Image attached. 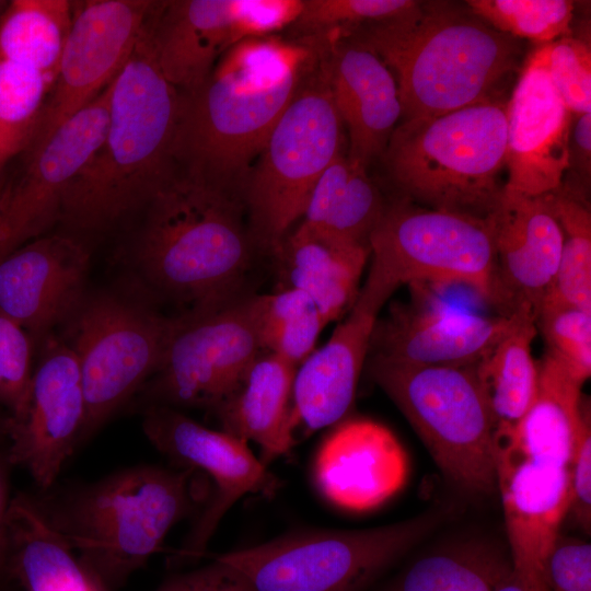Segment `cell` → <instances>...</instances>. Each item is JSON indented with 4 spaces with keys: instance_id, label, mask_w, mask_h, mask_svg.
Listing matches in <instances>:
<instances>
[{
    "instance_id": "obj_1",
    "label": "cell",
    "mask_w": 591,
    "mask_h": 591,
    "mask_svg": "<svg viewBox=\"0 0 591 591\" xmlns=\"http://www.w3.org/2000/svg\"><path fill=\"white\" fill-rule=\"evenodd\" d=\"M324 36L244 39L195 90L181 92L176 172L241 192L271 129L318 67Z\"/></svg>"
},
{
    "instance_id": "obj_2",
    "label": "cell",
    "mask_w": 591,
    "mask_h": 591,
    "mask_svg": "<svg viewBox=\"0 0 591 591\" xmlns=\"http://www.w3.org/2000/svg\"><path fill=\"white\" fill-rule=\"evenodd\" d=\"M179 105L181 92L161 73L146 24L111 83L103 140L68 188L60 222L74 233H96L141 212L176 173Z\"/></svg>"
},
{
    "instance_id": "obj_3",
    "label": "cell",
    "mask_w": 591,
    "mask_h": 591,
    "mask_svg": "<svg viewBox=\"0 0 591 591\" xmlns=\"http://www.w3.org/2000/svg\"><path fill=\"white\" fill-rule=\"evenodd\" d=\"M141 212L128 259L147 289L187 312L241 296L256 250L241 192L176 172Z\"/></svg>"
},
{
    "instance_id": "obj_4",
    "label": "cell",
    "mask_w": 591,
    "mask_h": 591,
    "mask_svg": "<svg viewBox=\"0 0 591 591\" xmlns=\"http://www.w3.org/2000/svg\"><path fill=\"white\" fill-rule=\"evenodd\" d=\"M344 36L373 51L391 70L403 120L499 101V89L518 69L522 53L517 38L467 7L445 1H417L402 15Z\"/></svg>"
},
{
    "instance_id": "obj_5",
    "label": "cell",
    "mask_w": 591,
    "mask_h": 591,
    "mask_svg": "<svg viewBox=\"0 0 591 591\" xmlns=\"http://www.w3.org/2000/svg\"><path fill=\"white\" fill-rule=\"evenodd\" d=\"M192 467L138 465L37 499L103 591L125 584L171 529L201 511L210 484Z\"/></svg>"
},
{
    "instance_id": "obj_6",
    "label": "cell",
    "mask_w": 591,
    "mask_h": 591,
    "mask_svg": "<svg viewBox=\"0 0 591 591\" xmlns=\"http://www.w3.org/2000/svg\"><path fill=\"white\" fill-rule=\"evenodd\" d=\"M506 104L483 102L396 126L382 159L401 198L487 219L505 188Z\"/></svg>"
},
{
    "instance_id": "obj_7",
    "label": "cell",
    "mask_w": 591,
    "mask_h": 591,
    "mask_svg": "<svg viewBox=\"0 0 591 591\" xmlns=\"http://www.w3.org/2000/svg\"><path fill=\"white\" fill-rule=\"evenodd\" d=\"M370 373L464 494L498 489L495 426L474 366H412L371 357Z\"/></svg>"
},
{
    "instance_id": "obj_8",
    "label": "cell",
    "mask_w": 591,
    "mask_h": 591,
    "mask_svg": "<svg viewBox=\"0 0 591 591\" xmlns=\"http://www.w3.org/2000/svg\"><path fill=\"white\" fill-rule=\"evenodd\" d=\"M343 129L320 61L275 124L244 182L256 250L273 254L302 219L317 181L344 152Z\"/></svg>"
},
{
    "instance_id": "obj_9",
    "label": "cell",
    "mask_w": 591,
    "mask_h": 591,
    "mask_svg": "<svg viewBox=\"0 0 591 591\" xmlns=\"http://www.w3.org/2000/svg\"><path fill=\"white\" fill-rule=\"evenodd\" d=\"M442 512L363 530H310L213 556L255 591H359L441 521Z\"/></svg>"
},
{
    "instance_id": "obj_10",
    "label": "cell",
    "mask_w": 591,
    "mask_h": 591,
    "mask_svg": "<svg viewBox=\"0 0 591 591\" xmlns=\"http://www.w3.org/2000/svg\"><path fill=\"white\" fill-rule=\"evenodd\" d=\"M85 399L80 439L90 438L159 370L178 316L118 291L86 293L68 321Z\"/></svg>"
},
{
    "instance_id": "obj_11",
    "label": "cell",
    "mask_w": 591,
    "mask_h": 591,
    "mask_svg": "<svg viewBox=\"0 0 591 591\" xmlns=\"http://www.w3.org/2000/svg\"><path fill=\"white\" fill-rule=\"evenodd\" d=\"M371 265L390 283L461 285L498 305L488 218L436 210L399 198L370 236Z\"/></svg>"
},
{
    "instance_id": "obj_12",
    "label": "cell",
    "mask_w": 591,
    "mask_h": 591,
    "mask_svg": "<svg viewBox=\"0 0 591 591\" xmlns=\"http://www.w3.org/2000/svg\"><path fill=\"white\" fill-rule=\"evenodd\" d=\"M262 351L254 296H239L178 316L159 370L139 390V403L215 408Z\"/></svg>"
},
{
    "instance_id": "obj_13",
    "label": "cell",
    "mask_w": 591,
    "mask_h": 591,
    "mask_svg": "<svg viewBox=\"0 0 591 591\" xmlns=\"http://www.w3.org/2000/svg\"><path fill=\"white\" fill-rule=\"evenodd\" d=\"M111 84L0 173V260L60 222L66 193L101 144Z\"/></svg>"
},
{
    "instance_id": "obj_14",
    "label": "cell",
    "mask_w": 591,
    "mask_h": 591,
    "mask_svg": "<svg viewBox=\"0 0 591 591\" xmlns=\"http://www.w3.org/2000/svg\"><path fill=\"white\" fill-rule=\"evenodd\" d=\"M142 429L149 441L177 467H192L209 476L210 494L196 522L175 553L174 561L200 558L227 512L250 494L271 495L277 478L248 449L224 431L207 428L176 408H142Z\"/></svg>"
},
{
    "instance_id": "obj_15",
    "label": "cell",
    "mask_w": 591,
    "mask_h": 591,
    "mask_svg": "<svg viewBox=\"0 0 591 591\" xmlns=\"http://www.w3.org/2000/svg\"><path fill=\"white\" fill-rule=\"evenodd\" d=\"M154 4L149 0L74 2L56 77L26 146L47 139L114 81L134 53Z\"/></svg>"
},
{
    "instance_id": "obj_16",
    "label": "cell",
    "mask_w": 591,
    "mask_h": 591,
    "mask_svg": "<svg viewBox=\"0 0 591 591\" xmlns=\"http://www.w3.org/2000/svg\"><path fill=\"white\" fill-rule=\"evenodd\" d=\"M23 416L5 420L8 462L25 468L43 491L55 484L80 444L85 399L80 369L68 341L53 334L40 343Z\"/></svg>"
},
{
    "instance_id": "obj_17",
    "label": "cell",
    "mask_w": 591,
    "mask_h": 591,
    "mask_svg": "<svg viewBox=\"0 0 591 591\" xmlns=\"http://www.w3.org/2000/svg\"><path fill=\"white\" fill-rule=\"evenodd\" d=\"M396 289L370 266L348 315L327 341L297 367L290 416L294 432L302 428L312 433L346 418L370 352L378 315Z\"/></svg>"
},
{
    "instance_id": "obj_18",
    "label": "cell",
    "mask_w": 591,
    "mask_h": 591,
    "mask_svg": "<svg viewBox=\"0 0 591 591\" xmlns=\"http://www.w3.org/2000/svg\"><path fill=\"white\" fill-rule=\"evenodd\" d=\"M157 65L179 92L198 88L235 44L265 34L258 0L155 1L147 22Z\"/></svg>"
},
{
    "instance_id": "obj_19",
    "label": "cell",
    "mask_w": 591,
    "mask_h": 591,
    "mask_svg": "<svg viewBox=\"0 0 591 591\" xmlns=\"http://www.w3.org/2000/svg\"><path fill=\"white\" fill-rule=\"evenodd\" d=\"M506 116L505 187L528 196L559 188L569 165L572 114L546 70L542 45L524 62Z\"/></svg>"
},
{
    "instance_id": "obj_20",
    "label": "cell",
    "mask_w": 591,
    "mask_h": 591,
    "mask_svg": "<svg viewBox=\"0 0 591 591\" xmlns=\"http://www.w3.org/2000/svg\"><path fill=\"white\" fill-rule=\"evenodd\" d=\"M90 262L89 246L73 233L25 243L0 260V310L42 343L85 297Z\"/></svg>"
},
{
    "instance_id": "obj_21",
    "label": "cell",
    "mask_w": 591,
    "mask_h": 591,
    "mask_svg": "<svg viewBox=\"0 0 591 591\" xmlns=\"http://www.w3.org/2000/svg\"><path fill=\"white\" fill-rule=\"evenodd\" d=\"M496 255L498 305L510 314L538 310L559 266L563 230L549 193L523 195L506 187L488 217Z\"/></svg>"
},
{
    "instance_id": "obj_22",
    "label": "cell",
    "mask_w": 591,
    "mask_h": 591,
    "mask_svg": "<svg viewBox=\"0 0 591 591\" xmlns=\"http://www.w3.org/2000/svg\"><path fill=\"white\" fill-rule=\"evenodd\" d=\"M312 474L325 500L361 512L380 507L404 486L408 459L387 427L368 418H345L321 442Z\"/></svg>"
},
{
    "instance_id": "obj_23",
    "label": "cell",
    "mask_w": 591,
    "mask_h": 591,
    "mask_svg": "<svg viewBox=\"0 0 591 591\" xmlns=\"http://www.w3.org/2000/svg\"><path fill=\"white\" fill-rule=\"evenodd\" d=\"M521 310L488 316L439 308H396L376 322L371 356L412 366H474L511 329Z\"/></svg>"
},
{
    "instance_id": "obj_24",
    "label": "cell",
    "mask_w": 591,
    "mask_h": 591,
    "mask_svg": "<svg viewBox=\"0 0 591 591\" xmlns=\"http://www.w3.org/2000/svg\"><path fill=\"white\" fill-rule=\"evenodd\" d=\"M321 58L331 94L347 128V155L368 167L382 157L402 118L396 81L381 58L349 36L328 34Z\"/></svg>"
},
{
    "instance_id": "obj_25",
    "label": "cell",
    "mask_w": 591,
    "mask_h": 591,
    "mask_svg": "<svg viewBox=\"0 0 591 591\" xmlns=\"http://www.w3.org/2000/svg\"><path fill=\"white\" fill-rule=\"evenodd\" d=\"M497 471L512 568L544 581L545 560L570 509V466L502 453Z\"/></svg>"
},
{
    "instance_id": "obj_26",
    "label": "cell",
    "mask_w": 591,
    "mask_h": 591,
    "mask_svg": "<svg viewBox=\"0 0 591 591\" xmlns=\"http://www.w3.org/2000/svg\"><path fill=\"white\" fill-rule=\"evenodd\" d=\"M296 370L293 363L262 350L213 408L221 430L258 444L265 461L287 454L294 444L290 416Z\"/></svg>"
},
{
    "instance_id": "obj_27",
    "label": "cell",
    "mask_w": 591,
    "mask_h": 591,
    "mask_svg": "<svg viewBox=\"0 0 591 591\" xmlns=\"http://www.w3.org/2000/svg\"><path fill=\"white\" fill-rule=\"evenodd\" d=\"M581 386L548 352L538 363L536 396L499 453H511L535 462L570 466L590 409L581 398Z\"/></svg>"
},
{
    "instance_id": "obj_28",
    "label": "cell",
    "mask_w": 591,
    "mask_h": 591,
    "mask_svg": "<svg viewBox=\"0 0 591 591\" xmlns=\"http://www.w3.org/2000/svg\"><path fill=\"white\" fill-rule=\"evenodd\" d=\"M273 255L278 288L305 292L329 323L348 312L356 301L371 251L337 244L300 224Z\"/></svg>"
},
{
    "instance_id": "obj_29",
    "label": "cell",
    "mask_w": 591,
    "mask_h": 591,
    "mask_svg": "<svg viewBox=\"0 0 591 591\" xmlns=\"http://www.w3.org/2000/svg\"><path fill=\"white\" fill-rule=\"evenodd\" d=\"M11 579L25 591H103L53 528L37 499L18 494L8 510Z\"/></svg>"
},
{
    "instance_id": "obj_30",
    "label": "cell",
    "mask_w": 591,
    "mask_h": 591,
    "mask_svg": "<svg viewBox=\"0 0 591 591\" xmlns=\"http://www.w3.org/2000/svg\"><path fill=\"white\" fill-rule=\"evenodd\" d=\"M385 208L367 167L341 152L317 181L301 224L337 244L370 250V236Z\"/></svg>"
},
{
    "instance_id": "obj_31",
    "label": "cell",
    "mask_w": 591,
    "mask_h": 591,
    "mask_svg": "<svg viewBox=\"0 0 591 591\" xmlns=\"http://www.w3.org/2000/svg\"><path fill=\"white\" fill-rule=\"evenodd\" d=\"M536 314L522 308L511 329L475 364L495 426L496 452L532 405L538 387V363L532 356Z\"/></svg>"
},
{
    "instance_id": "obj_32",
    "label": "cell",
    "mask_w": 591,
    "mask_h": 591,
    "mask_svg": "<svg viewBox=\"0 0 591 591\" xmlns=\"http://www.w3.org/2000/svg\"><path fill=\"white\" fill-rule=\"evenodd\" d=\"M74 2L13 0L0 13V60L39 71L54 82L72 25Z\"/></svg>"
},
{
    "instance_id": "obj_33",
    "label": "cell",
    "mask_w": 591,
    "mask_h": 591,
    "mask_svg": "<svg viewBox=\"0 0 591 591\" xmlns=\"http://www.w3.org/2000/svg\"><path fill=\"white\" fill-rule=\"evenodd\" d=\"M254 304L260 349L297 367L315 349L328 324L312 298L298 289L256 294Z\"/></svg>"
},
{
    "instance_id": "obj_34",
    "label": "cell",
    "mask_w": 591,
    "mask_h": 591,
    "mask_svg": "<svg viewBox=\"0 0 591 591\" xmlns=\"http://www.w3.org/2000/svg\"><path fill=\"white\" fill-rule=\"evenodd\" d=\"M563 230V246L554 285L543 304L591 311V212L587 197L560 185L549 193ZM541 305V306H542Z\"/></svg>"
},
{
    "instance_id": "obj_35",
    "label": "cell",
    "mask_w": 591,
    "mask_h": 591,
    "mask_svg": "<svg viewBox=\"0 0 591 591\" xmlns=\"http://www.w3.org/2000/svg\"><path fill=\"white\" fill-rule=\"evenodd\" d=\"M511 567L497 551L463 546L416 560L390 591H493Z\"/></svg>"
},
{
    "instance_id": "obj_36",
    "label": "cell",
    "mask_w": 591,
    "mask_h": 591,
    "mask_svg": "<svg viewBox=\"0 0 591 591\" xmlns=\"http://www.w3.org/2000/svg\"><path fill=\"white\" fill-rule=\"evenodd\" d=\"M53 80L0 60V173L34 132Z\"/></svg>"
},
{
    "instance_id": "obj_37",
    "label": "cell",
    "mask_w": 591,
    "mask_h": 591,
    "mask_svg": "<svg viewBox=\"0 0 591 591\" xmlns=\"http://www.w3.org/2000/svg\"><path fill=\"white\" fill-rule=\"evenodd\" d=\"M466 7L495 30L538 46L571 33L573 3L567 0H468Z\"/></svg>"
},
{
    "instance_id": "obj_38",
    "label": "cell",
    "mask_w": 591,
    "mask_h": 591,
    "mask_svg": "<svg viewBox=\"0 0 591 591\" xmlns=\"http://www.w3.org/2000/svg\"><path fill=\"white\" fill-rule=\"evenodd\" d=\"M414 0H303L302 10L290 27L296 37L339 35L372 22L404 14Z\"/></svg>"
},
{
    "instance_id": "obj_39",
    "label": "cell",
    "mask_w": 591,
    "mask_h": 591,
    "mask_svg": "<svg viewBox=\"0 0 591 591\" xmlns=\"http://www.w3.org/2000/svg\"><path fill=\"white\" fill-rule=\"evenodd\" d=\"M536 327L547 351L581 384L591 375V311L569 305L543 304Z\"/></svg>"
},
{
    "instance_id": "obj_40",
    "label": "cell",
    "mask_w": 591,
    "mask_h": 591,
    "mask_svg": "<svg viewBox=\"0 0 591 591\" xmlns=\"http://www.w3.org/2000/svg\"><path fill=\"white\" fill-rule=\"evenodd\" d=\"M546 70L572 115L591 113V50L570 36L542 45Z\"/></svg>"
},
{
    "instance_id": "obj_41",
    "label": "cell",
    "mask_w": 591,
    "mask_h": 591,
    "mask_svg": "<svg viewBox=\"0 0 591 591\" xmlns=\"http://www.w3.org/2000/svg\"><path fill=\"white\" fill-rule=\"evenodd\" d=\"M34 341L28 333L0 310V379L8 419H20L27 406Z\"/></svg>"
},
{
    "instance_id": "obj_42",
    "label": "cell",
    "mask_w": 591,
    "mask_h": 591,
    "mask_svg": "<svg viewBox=\"0 0 591 591\" xmlns=\"http://www.w3.org/2000/svg\"><path fill=\"white\" fill-rule=\"evenodd\" d=\"M548 591H591V545L559 534L544 565Z\"/></svg>"
},
{
    "instance_id": "obj_43",
    "label": "cell",
    "mask_w": 591,
    "mask_h": 591,
    "mask_svg": "<svg viewBox=\"0 0 591 591\" xmlns=\"http://www.w3.org/2000/svg\"><path fill=\"white\" fill-rule=\"evenodd\" d=\"M570 509L578 524L590 533L591 529V422L586 419L570 463Z\"/></svg>"
},
{
    "instance_id": "obj_44",
    "label": "cell",
    "mask_w": 591,
    "mask_h": 591,
    "mask_svg": "<svg viewBox=\"0 0 591 591\" xmlns=\"http://www.w3.org/2000/svg\"><path fill=\"white\" fill-rule=\"evenodd\" d=\"M569 171L572 172L575 178L561 186L587 197L591 174V113L579 115L571 129L567 172Z\"/></svg>"
},
{
    "instance_id": "obj_45",
    "label": "cell",
    "mask_w": 591,
    "mask_h": 591,
    "mask_svg": "<svg viewBox=\"0 0 591 591\" xmlns=\"http://www.w3.org/2000/svg\"><path fill=\"white\" fill-rule=\"evenodd\" d=\"M8 462L5 452H0V583L10 578L9 563V537H8V510L11 498L9 497Z\"/></svg>"
},
{
    "instance_id": "obj_46",
    "label": "cell",
    "mask_w": 591,
    "mask_h": 591,
    "mask_svg": "<svg viewBox=\"0 0 591 591\" xmlns=\"http://www.w3.org/2000/svg\"><path fill=\"white\" fill-rule=\"evenodd\" d=\"M215 570L216 563L212 561L204 568L173 578L158 591H208Z\"/></svg>"
},
{
    "instance_id": "obj_47",
    "label": "cell",
    "mask_w": 591,
    "mask_h": 591,
    "mask_svg": "<svg viewBox=\"0 0 591 591\" xmlns=\"http://www.w3.org/2000/svg\"><path fill=\"white\" fill-rule=\"evenodd\" d=\"M216 570L208 591H255L237 572L213 559Z\"/></svg>"
},
{
    "instance_id": "obj_48",
    "label": "cell",
    "mask_w": 591,
    "mask_h": 591,
    "mask_svg": "<svg viewBox=\"0 0 591 591\" xmlns=\"http://www.w3.org/2000/svg\"><path fill=\"white\" fill-rule=\"evenodd\" d=\"M493 591H548L544 581L531 578L512 567L498 580Z\"/></svg>"
},
{
    "instance_id": "obj_49",
    "label": "cell",
    "mask_w": 591,
    "mask_h": 591,
    "mask_svg": "<svg viewBox=\"0 0 591 591\" xmlns=\"http://www.w3.org/2000/svg\"><path fill=\"white\" fill-rule=\"evenodd\" d=\"M5 418H2L0 415V437L5 436Z\"/></svg>"
},
{
    "instance_id": "obj_50",
    "label": "cell",
    "mask_w": 591,
    "mask_h": 591,
    "mask_svg": "<svg viewBox=\"0 0 591 591\" xmlns=\"http://www.w3.org/2000/svg\"><path fill=\"white\" fill-rule=\"evenodd\" d=\"M7 2L0 1V13L2 12L3 8L5 7Z\"/></svg>"
}]
</instances>
